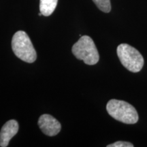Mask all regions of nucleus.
<instances>
[{
	"instance_id": "f257e3e1",
	"label": "nucleus",
	"mask_w": 147,
	"mask_h": 147,
	"mask_svg": "<svg viewBox=\"0 0 147 147\" xmlns=\"http://www.w3.org/2000/svg\"><path fill=\"white\" fill-rule=\"evenodd\" d=\"M108 114L117 121L125 124H135L139 117L136 108L123 100H110L106 105Z\"/></svg>"
},
{
	"instance_id": "f03ea898",
	"label": "nucleus",
	"mask_w": 147,
	"mask_h": 147,
	"mask_svg": "<svg viewBox=\"0 0 147 147\" xmlns=\"http://www.w3.org/2000/svg\"><path fill=\"white\" fill-rule=\"evenodd\" d=\"M12 51L16 57L27 63H34L37 54L30 38L23 31H18L12 37Z\"/></svg>"
},
{
	"instance_id": "7ed1b4c3",
	"label": "nucleus",
	"mask_w": 147,
	"mask_h": 147,
	"mask_svg": "<svg viewBox=\"0 0 147 147\" xmlns=\"http://www.w3.org/2000/svg\"><path fill=\"white\" fill-rule=\"evenodd\" d=\"M117 53L121 64L129 71L137 73L142 69L144 58L136 49L127 44H121L117 47Z\"/></svg>"
},
{
	"instance_id": "20e7f679",
	"label": "nucleus",
	"mask_w": 147,
	"mask_h": 147,
	"mask_svg": "<svg viewBox=\"0 0 147 147\" xmlns=\"http://www.w3.org/2000/svg\"><path fill=\"white\" fill-rule=\"evenodd\" d=\"M72 53L79 60L87 65H95L100 59V55L94 42L91 37L82 36L72 47Z\"/></svg>"
},
{
	"instance_id": "39448f33",
	"label": "nucleus",
	"mask_w": 147,
	"mask_h": 147,
	"mask_svg": "<svg viewBox=\"0 0 147 147\" xmlns=\"http://www.w3.org/2000/svg\"><path fill=\"white\" fill-rule=\"evenodd\" d=\"M38 124L42 131L49 136L57 135L61 129L60 123L53 116L47 114L42 115L40 117Z\"/></svg>"
},
{
	"instance_id": "423d86ee",
	"label": "nucleus",
	"mask_w": 147,
	"mask_h": 147,
	"mask_svg": "<svg viewBox=\"0 0 147 147\" xmlns=\"http://www.w3.org/2000/svg\"><path fill=\"white\" fill-rule=\"evenodd\" d=\"M18 131V123L17 121L15 120L7 121L0 131V146H8L10 140L17 134Z\"/></svg>"
},
{
	"instance_id": "0eeeda50",
	"label": "nucleus",
	"mask_w": 147,
	"mask_h": 147,
	"mask_svg": "<svg viewBox=\"0 0 147 147\" xmlns=\"http://www.w3.org/2000/svg\"><path fill=\"white\" fill-rule=\"evenodd\" d=\"M58 0H40V10L43 16H49L53 14L57 5Z\"/></svg>"
},
{
	"instance_id": "6e6552de",
	"label": "nucleus",
	"mask_w": 147,
	"mask_h": 147,
	"mask_svg": "<svg viewBox=\"0 0 147 147\" xmlns=\"http://www.w3.org/2000/svg\"><path fill=\"white\" fill-rule=\"evenodd\" d=\"M93 1L97 8L105 13H108L111 10L110 0H93Z\"/></svg>"
},
{
	"instance_id": "1a4fd4ad",
	"label": "nucleus",
	"mask_w": 147,
	"mask_h": 147,
	"mask_svg": "<svg viewBox=\"0 0 147 147\" xmlns=\"http://www.w3.org/2000/svg\"><path fill=\"white\" fill-rule=\"evenodd\" d=\"M107 147H134V144L125 141H118L113 144H108Z\"/></svg>"
}]
</instances>
